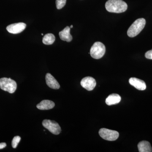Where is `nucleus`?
<instances>
[{"label": "nucleus", "instance_id": "nucleus-1", "mask_svg": "<svg viewBox=\"0 0 152 152\" xmlns=\"http://www.w3.org/2000/svg\"><path fill=\"white\" fill-rule=\"evenodd\" d=\"M105 7L110 12L121 13L126 11L128 5L122 0H108L106 3Z\"/></svg>", "mask_w": 152, "mask_h": 152}, {"label": "nucleus", "instance_id": "nucleus-2", "mask_svg": "<svg viewBox=\"0 0 152 152\" xmlns=\"http://www.w3.org/2000/svg\"><path fill=\"white\" fill-rule=\"evenodd\" d=\"M145 24L146 20L145 19L142 18L137 19L128 29V36L132 38L136 37L143 29Z\"/></svg>", "mask_w": 152, "mask_h": 152}, {"label": "nucleus", "instance_id": "nucleus-3", "mask_svg": "<svg viewBox=\"0 0 152 152\" xmlns=\"http://www.w3.org/2000/svg\"><path fill=\"white\" fill-rule=\"evenodd\" d=\"M106 48L104 45L101 42H95L91 48L90 54L91 56L96 59H99L105 54Z\"/></svg>", "mask_w": 152, "mask_h": 152}, {"label": "nucleus", "instance_id": "nucleus-4", "mask_svg": "<svg viewBox=\"0 0 152 152\" xmlns=\"http://www.w3.org/2000/svg\"><path fill=\"white\" fill-rule=\"evenodd\" d=\"M16 82L11 78L4 77L0 79V88L10 94H13L17 89Z\"/></svg>", "mask_w": 152, "mask_h": 152}, {"label": "nucleus", "instance_id": "nucleus-5", "mask_svg": "<svg viewBox=\"0 0 152 152\" xmlns=\"http://www.w3.org/2000/svg\"><path fill=\"white\" fill-rule=\"evenodd\" d=\"M99 134L102 138L106 140L113 141L118 138L119 134L116 131L103 128L99 131Z\"/></svg>", "mask_w": 152, "mask_h": 152}, {"label": "nucleus", "instance_id": "nucleus-6", "mask_svg": "<svg viewBox=\"0 0 152 152\" xmlns=\"http://www.w3.org/2000/svg\"><path fill=\"white\" fill-rule=\"evenodd\" d=\"M42 125L51 133L55 135H58L61 133V128L58 123L50 120H44Z\"/></svg>", "mask_w": 152, "mask_h": 152}, {"label": "nucleus", "instance_id": "nucleus-7", "mask_svg": "<svg viewBox=\"0 0 152 152\" xmlns=\"http://www.w3.org/2000/svg\"><path fill=\"white\" fill-rule=\"evenodd\" d=\"M26 25L23 23H16L9 25L7 30L9 33L12 34H18L22 32L25 29Z\"/></svg>", "mask_w": 152, "mask_h": 152}, {"label": "nucleus", "instance_id": "nucleus-8", "mask_svg": "<svg viewBox=\"0 0 152 152\" xmlns=\"http://www.w3.org/2000/svg\"><path fill=\"white\" fill-rule=\"evenodd\" d=\"M83 88L88 91H92L96 87V80L91 77H87L82 79L80 83Z\"/></svg>", "mask_w": 152, "mask_h": 152}, {"label": "nucleus", "instance_id": "nucleus-9", "mask_svg": "<svg viewBox=\"0 0 152 152\" xmlns=\"http://www.w3.org/2000/svg\"><path fill=\"white\" fill-rule=\"evenodd\" d=\"M129 83L132 86L140 91H144L146 88V85L145 82L137 78H131L129 80Z\"/></svg>", "mask_w": 152, "mask_h": 152}, {"label": "nucleus", "instance_id": "nucleus-10", "mask_svg": "<svg viewBox=\"0 0 152 152\" xmlns=\"http://www.w3.org/2000/svg\"><path fill=\"white\" fill-rule=\"evenodd\" d=\"M45 80L47 85L51 88L54 89H58L60 88L59 84L50 74H46Z\"/></svg>", "mask_w": 152, "mask_h": 152}, {"label": "nucleus", "instance_id": "nucleus-11", "mask_svg": "<svg viewBox=\"0 0 152 152\" xmlns=\"http://www.w3.org/2000/svg\"><path fill=\"white\" fill-rule=\"evenodd\" d=\"M70 28L69 26L66 27L64 30L59 33L60 38L63 41L67 42H70L72 40V37L70 33Z\"/></svg>", "mask_w": 152, "mask_h": 152}, {"label": "nucleus", "instance_id": "nucleus-12", "mask_svg": "<svg viewBox=\"0 0 152 152\" xmlns=\"http://www.w3.org/2000/svg\"><path fill=\"white\" fill-rule=\"evenodd\" d=\"M55 104L53 101L48 100H44L37 105V108L40 110H48L53 109Z\"/></svg>", "mask_w": 152, "mask_h": 152}, {"label": "nucleus", "instance_id": "nucleus-13", "mask_svg": "<svg viewBox=\"0 0 152 152\" xmlns=\"http://www.w3.org/2000/svg\"><path fill=\"white\" fill-rule=\"evenodd\" d=\"M121 98L119 95L115 94H112L106 99V103L109 106L116 104L121 102Z\"/></svg>", "mask_w": 152, "mask_h": 152}, {"label": "nucleus", "instance_id": "nucleus-14", "mask_svg": "<svg viewBox=\"0 0 152 152\" xmlns=\"http://www.w3.org/2000/svg\"><path fill=\"white\" fill-rule=\"evenodd\" d=\"M138 148L140 152H152V148L149 142L142 141L139 143Z\"/></svg>", "mask_w": 152, "mask_h": 152}, {"label": "nucleus", "instance_id": "nucleus-15", "mask_svg": "<svg viewBox=\"0 0 152 152\" xmlns=\"http://www.w3.org/2000/svg\"><path fill=\"white\" fill-rule=\"evenodd\" d=\"M55 37L53 34H48L44 36L42 42L46 45H51L54 42Z\"/></svg>", "mask_w": 152, "mask_h": 152}, {"label": "nucleus", "instance_id": "nucleus-16", "mask_svg": "<svg viewBox=\"0 0 152 152\" xmlns=\"http://www.w3.org/2000/svg\"><path fill=\"white\" fill-rule=\"evenodd\" d=\"M20 140L21 137L20 136H15L14 137L12 142V147L13 148H17Z\"/></svg>", "mask_w": 152, "mask_h": 152}, {"label": "nucleus", "instance_id": "nucleus-17", "mask_svg": "<svg viewBox=\"0 0 152 152\" xmlns=\"http://www.w3.org/2000/svg\"><path fill=\"white\" fill-rule=\"evenodd\" d=\"M66 0H56V5L58 10H61L65 6Z\"/></svg>", "mask_w": 152, "mask_h": 152}, {"label": "nucleus", "instance_id": "nucleus-18", "mask_svg": "<svg viewBox=\"0 0 152 152\" xmlns=\"http://www.w3.org/2000/svg\"><path fill=\"white\" fill-rule=\"evenodd\" d=\"M145 57L147 59L152 60V50L147 52L145 54Z\"/></svg>", "mask_w": 152, "mask_h": 152}, {"label": "nucleus", "instance_id": "nucleus-19", "mask_svg": "<svg viewBox=\"0 0 152 152\" xmlns=\"http://www.w3.org/2000/svg\"><path fill=\"white\" fill-rule=\"evenodd\" d=\"M7 146V144L5 142L0 143V150L2 149Z\"/></svg>", "mask_w": 152, "mask_h": 152}, {"label": "nucleus", "instance_id": "nucleus-20", "mask_svg": "<svg viewBox=\"0 0 152 152\" xmlns=\"http://www.w3.org/2000/svg\"><path fill=\"white\" fill-rule=\"evenodd\" d=\"M70 28H73V26L72 25H71V26H70Z\"/></svg>", "mask_w": 152, "mask_h": 152}, {"label": "nucleus", "instance_id": "nucleus-21", "mask_svg": "<svg viewBox=\"0 0 152 152\" xmlns=\"http://www.w3.org/2000/svg\"><path fill=\"white\" fill-rule=\"evenodd\" d=\"M42 36H43V34H42Z\"/></svg>", "mask_w": 152, "mask_h": 152}]
</instances>
